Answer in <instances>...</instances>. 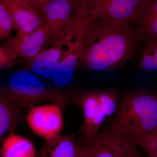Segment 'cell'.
<instances>
[{
  "mask_svg": "<svg viewBox=\"0 0 157 157\" xmlns=\"http://www.w3.org/2000/svg\"><path fill=\"white\" fill-rule=\"evenodd\" d=\"M137 36L129 23L92 13L85 32L79 63L95 71L120 67L134 53Z\"/></svg>",
  "mask_w": 157,
  "mask_h": 157,
  "instance_id": "1",
  "label": "cell"
},
{
  "mask_svg": "<svg viewBox=\"0 0 157 157\" xmlns=\"http://www.w3.org/2000/svg\"><path fill=\"white\" fill-rule=\"evenodd\" d=\"M109 128L124 139L132 140L157 129V94L132 93L122 99Z\"/></svg>",
  "mask_w": 157,
  "mask_h": 157,
  "instance_id": "2",
  "label": "cell"
},
{
  "mask_svg": "<svg viewBox=\"0 0 157 157\" xmlns=\"http://www.w3.org/2000/svg\"><path fill=\"white\" fill-rule=\"evenodd\" d=\"M91 17V12L83 1L68 22L64 36L66 51L52 78L57 87H66L72 81L79 63L85 32Z\"/></svg>",
  "mask_w": 157,
  "mask_h": 157,
  "instance_id": "3",
  "label": "cell"
},
{
  "mask_svg": "<svg viewBox=\"0 0 157 157\" xmlns=\"http://www.w3.org/2000/svg\"><path fill=\"white\" fill-rule=\"evenodd\" d=\"M1 92L11 96L25 109H31L43 101H51L62 110L66 106V98L61 93L45 85L28 70H19L11 74L9 84L1 87Z\"/></svg>",
  "mask_w": 157,
  "mask_h": 157,
  "instance_id": "4",
  "label": "cell"
},
{
  "mask_svg": "<svg viewBox=\"0 0 157 157\" xmlns=\"http://www.w3.org/2000/svg\"><path fill=\"white\" fill-rule=\"evenodd\" d=\"M149 0H83L94 15L110 20L139 22Z\"/></svg>",
  "mask_w": 157,
  "mask_h": 157,
  "instance_id": "5",
  "label": "cell"
},
{
  "mask_svg": "<svg viewBox=\"0 0 157 157\" xmlns=\"http://www.w3.org/2000/svg\"><path fill=\"white\" fill-rule=\"evenodd\" d=\"M62 110L54 104L35 106L30 109L26 121L34 133L47 140L61 135L63 128Z\"/></svg>",
  "mask_w": 157,
  "mask_h": 157,
  "instance_id": "6",
  "label": "cell"
},
{
  "mask_svg": "<svg viewBox=\"0 0 157 157\" xmlns=\"http://www.w3.org/2000/svg\"><path fill=\"white\" fill-rule=\"evenodd\" d=\"M53 32L46 22L28 35L9 37L4 46L14 52L17 57L33 59L48 42H51Z\"/></svg>",
  "mask_w": 157,
  "mask_h": 157,
  "instance_id": "7",
  "label": "cell"
},
{
  "mask_svg": "<svg viewBox=\"0 0 157 157\" xmlns=\"http://www.w3.org/2000/svg\"><path fill=\"white\" fill-rule=\"evenodd\" d=\"M83 0H51L42 10L53 32L51 45L63 39L69 21Z\"/></svg>",
  "mask_w": 157,
  "mask_h": 157,
  "instance_id": "8",
  "label": "cell"
},
{
  "mask_svg": "<svg viewBox=\"0 0 157 157\" xmlns=\"http://www.w3.org/2000/svg\"><path fill=\"white\" fill-rule=\"evenodd\" d=\"M66 45L64 38L55 42L50 47L43 49L30 61V72L47 79L52 78L63 59Z\"/></svg>",
  "mask_w": 157,
  "mask_h": 157,
  "instance_id": "9",
  "label": "cell"
},
{
  "mask_svg": "<svg viewBox=\"0 0 157 157\" xmlns=\"http://www.w3.org/2000/svg\"><path fill=\"white\" fill-rule=\"evenodd\" d=\"M76 102L83 110L84 120V144L92 141L99 133L106 117L100 108L97 92L86 93Z\"/></svg>",
  "mask_w": 157,
  "mask_h": 157,
  "instance_id": "10",
  "label": "cell"
},
{
  "mask_svg": "<svg viewBox=\"0 0 157 157\" xmlns=\"http://www.w3.org/2000/svg\"><path fill=\"white\" fill-rule=\"evenodd\" d=\"M124 140L107 127L99 132L92 141L79 146L84 157H115Z\"/></svg>",
  "mask_w": 157,
  "mask_h": 157,
  "instance_id": "11",
  "label": "cell"
},
{
  "mask_svg": "<svg viewBox=\"0 0 157 157\" xmlns=\"http://www.w3.org/2000/svg\"><path fill=\"white\" fill-rule=\"evenodd\" d=\"M11 14L18 36L28 35L45 22L43 14L17 6L12 0H0Z\"/></svg>",
  "mask_w": 157,
  "mask_h": 157,
  "instance_id": "12",
  "label": "cell"
},
{
  "mask_svg": "<svg viewBox=\"0 0 157 157\" xmlns=\"http://www.w3.org/2000/svg\"><path fill=\"white\" fill-rule=\"evenodd\" d=\"M26 109L8 94L0 91V139L8 132L14 133Z\"/></svg>",
  "mask_w": 157,
  "mask_h": 157,
  "instance_id": "13",
  "label": "cell"
},
{
  "mask_svg": "<svg viewBox=\"0 0 157 157\" xmlns=\"http://www.w3.org/2000/svg\"><path fill=\"white\" fill-rule=\"evenodd\" d=\"M77 147L76 134L59 135L46 140L44 145L37 151L36 157H75Z\"/></svg>",
  "mask_w": 157,
  "mask_h": 157,
  "instance_id": "14",
  "label": "cell"
},
{
  "mask_svg": "<svg viewBox=\"0 0 157 157\" xmlns=\"http://www.w3.org/2000/svg\"><path fill=\"white\" fill-rule=\"evenodd\" d=\"M37 151L27 138L10 133L3 142L2 157H36Z\"/></svg>",
  "mask_w": 157,
  "mask_h": 157,
  "instance_id": "15",
  "label": "cell"
},
{
  "mask_svg": "<svg viewBox=\"0 0 157 157\" xmlns=\"http://www.w3.org/2000/svg\"><path fill=\"white\" fill-rule=\"evenodd\" d=\"M138 23L137 36L147 42L157 39V0H149Z\"/></svg>",
  "mask_w": 157,
  "mask_h": 157,
  "instance_id": "16",
  "label": "cell"
},
{
  "mask_svg": "<svg viewBox=\"0 0 157 157\" xmlns=\"http://www.w3.org/2000/svg\"><path fill=\"white\" fill-rule=\"evenodd\" d=\"M138 70L157 71V39L147 42L142 53Z\"/></svg>",
  "mask_w": 157,
  "mask_h": 157,
  "instance_id": "17",
  "label": "cell"
},
{
  "mask_svg": "<svg viewBox=\"0 0 157 157\" xmlns=\"http://www.w3.org/2000/svg\"><path fill=\"white\" fill-rule=\"evenodd\" d=\"M100 108L106 117H109L117 111V91L114 90L97 92Z\"/></svg>",
  "mask_w": 157,
  "mask_h": 157,
  "instance_id": "18",
  "label": "cell"
},
{
  "mask_svg": "<svg viewBox=\"0 0 157 157\" xmlns=\"http://www.w3.org/2000/svg\"><path fill=\"white\" fill-rule=\"evenodd\" d=\"M131 140L142 149L148 157H157V129Z\"/></svg>",
  "mask_w": 157,
  "mask_h": 157,
  "instance_id": "19",
  "label": "cell"
},
{
  "mask_svg": "<svg viewBox=\"0 0 157 157\" xmlns=\"http://www.w3.org/2000/svg\"><path fill=\"white\" fill-rule=\"evenodd\" d=\"M15 30L14 23L11 14L4 4L0 1V38L11 36V32Z\"/></svg>",
  "mask_w": 157,
  "mask_h": 157,
  "instance_id": "20",
  "label": "cell"
},
{
  "mask_svg": "<svg viewBox=\"0 0 157 157\" xmlns=\"http://www.w3.org/2000/svg\"><path fill=\"white\" fill-rule=\"evenodd\" d=\"M132 140L124 139L118 149L115 157H148L144 155Z\"/></svg>",
  "mask_w": 157,
  "mask_h": 157,
  "instance_id": "21",
  "label": "cell"
},
{
  "mask_svg": "<svg viewBox=\"0 0 157 157\" xmlns=\"http://www.w3.org/2000/svg\"><path fill=\"white\" fill-rule=\"evenodd\" d=\"M17 57L14 52L4 45L0 47V69L1 70L11 67L16 61Z\"/></svg>",
  "mask_w": 157,
  "mask_h": 157,
  "instance_id": "22",
  "label": "cell"
},
{
  "mask_svg": "<svg viewBox=\"0 0 157 157\" xmlns=\"http://www.w3.org/2000/svg\"><path fill=\"white\" fill-rule=\"evenodd\" d=\"M51 0H29V5L34 11L42 14L45 6Z\"/></svg>",
  "mask_w": 157,
  "mask_h": 157,
  "instance_id": "23",
  "label": "cell"
},
{
  "mask_svg": "<svg viewBox=\"0 0 157 157\" xmlns=\"http://www.w3.org/2000/svg\"><path fill=\"white\" fill-rule=\"evenodd\" d=\"M12 1L18 6L26 8V9H32L30 6L29 0H12Z\"/></svg>",
  "mask_w": 157,
  "mask_h": 157,
  "instance_id": "24",
  "label": "cell"
},
{
  "mask_svg": "<svg viewBox=\"0 0 157 157\" xmlns=\"http://www.w3.org/2000/svg\"><path fill=\"white\" fill-rule=\"evenodd\" d=\"M75 157H84V155L81 149L80 148V146L78 145L77 147V152Z\"/></svg>",
  "mask_w": 157,
  "mask_h": 157,
  "instance_id": "25",
  "label": "cell"
},
{
  "mask_svg": "<svg viewBox=\"0 0 157 157\" xmlns=\"http://www.w3.org/2000/svg\"><path fill=\"white\" fill-rule=\"evenodd\" d=\"M156 94H157V92H156Z\"/></svg>",
  "mask_w": 157,
  "mask_h": 157,
  "instance_id": "26",
  "label": "cell"
}]
</instances>
